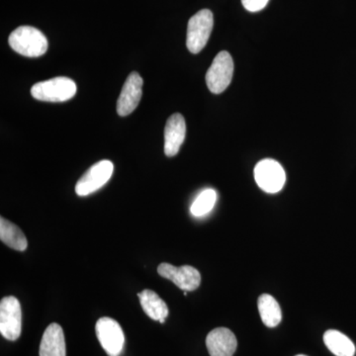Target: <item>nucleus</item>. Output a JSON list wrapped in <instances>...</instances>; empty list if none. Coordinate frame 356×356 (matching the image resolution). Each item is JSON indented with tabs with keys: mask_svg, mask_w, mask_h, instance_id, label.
<instances>
[{
	"mask_svg": "<svg viewBox=\"0 0 356 356\" xmlns=\"http://www.w3.org/2000/svg\"><path fill=\"white\" fill-rule=\"evenodd\" d=\"M324 343L336 356H355V346L343 332L330 330L324 334Z\"/></svg>",
	"mask_w": 356,
	"mask_h": 356,
	"instance_id": "obj_16",
	"label": "nucleus"
},
{
	"mask_svg": "<svg viewBox=\"0 0 356 356\" xmlns=\"http://www.w3.org/2000/svg\"><path fill=\"white\" fill-rule=\"evenodd\" d=\"M40 356H67L64 331L60 325L51 324L44 331L39 350Z\"/></svg>",
	"mask_w": 356,
	"mask_h": 356,
	"instance_id": "obj_13",
	"label": "nucleus"
},
{
	"mask_svg": "<svg viewBox=\"0 0 356 356\" xmlns=\"http://www.w3.org/2000/svg\"><path fill=\"white\" fill-rule=\"evenodd\" d=\"M143 84L144 81L142 77L136 72L130 74L126 79L117 102V113L119 116H128L137 108L142 98Z\"/></svg>",
	"mask_w": 356,
	"mask_h": 356,
	"instance_id": "obj_10",
	"label": "nucleus"
},
{
	"mask_svg": "<svg viewBox=\"0 0 356 356\" xmlns=\"http://www.w3.org/2000/svg\"><path fill=\"white\" fill-rule=\"evenodd\" d=\"M22 331L20 302L14 296L4 297L0 302V332L8 341H17Z\"/></svg>",
	"mask_w": 356,
	"mask_h": 356,
	"instance_id": "obj_5",
	"label": "nucleus"
},
{
	"mask_svg": "<svg viewBox=\"0 0 356 356\" xmlns=\"http://www.w3.org/2000/svg\"><path fill=\"white\" fill-rule=\"evenodd\" d=\"M140 306L152 320L161 321L168 316V307L165 302L152 290L146 289L138 294Z\"/></svg>",
	"mask_w": 356,
	"mask_h": 356,
	"instance_id": "obj_14",
	"label": "nucleus"
},
{
	"mask_svg": "<svg viewBox=\"0 0 356 356\" xmlns=\"http://www.w3.org/2000/svg\"><path fill=\"white\" fill-rule=\"evenodd\" d=\"M158 273L161 277L172 281L184 291H194L201 283V274L197 269L189 266L177 267L172 264H159Z\"/></svg>",
	"mask_w": 356,
	"mask_h": 356,
	"instance_id": "obj_9",
	"label": "nucleus"
},
{
	"mask_svg": "<svg viewBox=\"0 0 356 356\" xmlns=\"http://www.w3.org/2000/svg\"><path fill=\"white\" fill-rule=\"evenodd\" d=\"M296 356H306V355H296Z\"/></svg>",
	"mask_w": 356,
	"mask_h": 356,
	"instance_id": "obj_20",
	"label": "nucleus"
},
{
	"mask_svg": "<svg viewBox=\"0 0 356 356\" xmlns=\"http://www.w3.org/2000/svg\"><path fill=\"white\" fill-rule=\"evenodd\" d=\"M269 0H242L243 7L250 13H257L264 8Z\"/></svg>",
	"mask_w": 356,
	"mask_h": 356,
	"instance_id": "obj_19",
	"label": "nucleus"
},
{
	"mask_svg": "<svg viewBox=\"0 0 356 356\" xmlns=\"http://www.w3.org/2000/svg\"><path fill=\"white\" fill-rule=\"evenodd\" d=\"M214 18L209 9H202L192 16L187 27L186 46L192 54H198L205 48L212 33Z\"/></svg>",
	"mask_w": 356,
	"mask_h": 356,
	"instance_id": "obj_3",
	"label": "nucleus"
},
{
	"mask_svg": "<svg viewBox=\"0 0 356 356\" xmlns=\"http://www.w3.org/2000/svg\"><path fill=\"white\" fill-rule=\"evenodd\" d=\"M96 336L109 356H120L125 344V336L118 322L109 317L99 318L96 323Z\"/></svg>",
	"mask_w": 356,
	"mask_h": 356,
	"instance_id": "obj_7",
	"label": "nucleus"
},
{
	"mask_svg": "<svg viewBox=\"0 0 356 356\" xmlns=\"http://www.w3.org/2000/svg\"><path fill=\"white\" fill-rule=\"evenodd\" d=\"M186 136V123L184 116L175 113L168 118L165 129V154L168 158L177 156Z\"/></svg>",
	"mask_w": 356,
	"mask_h": 356,
	"instance_id": "obj_11",
	"label": "nucleus"
},
{
	"mask_svg": "<svg viewBox=\"0 0 356 356\" xmlns=\"http://www.w3.org/2000/svg\"><path fill=\"white\" fill-rule=\"evenodd\" d=\"M13 50L28 58H38L48 50L46 36L31 26H20L11 33L8 39Z\"/></svg>",
	"mask_w": 356,
	"mask_h": 356,
	"instance_id": "obj_1",
	"label": "nucleus"
},
{
	"mask_svg": "<svg viewBox=\"0 0 356 356\" xmlns=\"http://www.w3.org/2000/svg\"><path fill=\"white\" fill-rule=\"evenodd\" d=\"M76 84L69 77L58 76L34 84L31 95L35 99L44 102H65L76 95Z\"/></svg>",
	"mask_w": 356,
	"mask_h": 356,
	"instance_id": "obj_2",
	"label": "nucleus"
},
{
	"mask_svg": "<svg viewBox=\"0 0 356 356\" xmlns=\"http://www.w3.org/2000/svg\"><path fill=\"white\" fill-rule=\"evenodd\" d=\"M259 314L264 324L268 327H275L282 320V312L278 302L271 295H261L257 301Z\"/></svg>",
	"mask_w": 356,
	"mask_h": 356,
	"instance_id": "obj_17",
	"label": "nucleus"
},
{
	"mask_svg": "<svg viewBox=\"0 0 356 356\" xmlns=\"http://www.w3.org/2000/svg\"><path fill=\"white\" fill-rule=\"evenodd\" d=\"M233 74V58L228 51H220L206 74V83L211 92L214 95L224 92L231 83Z\"/></svg>",
	"mask_w": 356,
	"mask_h": 356,
	"instance_id": "obj_4",
	"label": "nucleus"
},
{
	"mask_svg": "<svg viewBox=\"0 0 356 356\" xmlns=\"http://www.w3.org/2000/svg\"><path fill=\"white\" fill-rule=\"evenodd\" d=\"M0 240L18 252H24L28 247L27 238L20 228L3 217L0 218Z\"/></svg>",
	"mask_w": 356,
	"mask_h": 356,
	"instance_id": "obj_15",
	"label": "nucleus"
},
{
	"mask_svg": "<svg viewBox=\"0 0 356 356\" xmlns=\"http://www.w3.org/2000/svg\"><path fill=\"white\" fill-rule=\"evenodd\" d=\"M113 170L114 165L112 161L103 159V161L96 163L77 181L76 185L77 195L83 197V196H88L93 192L99 191L109 181L113 175Z\"/></svg>",
	"mask_w": 356,
	"mask_h": 356,
	"instance_id": "obj_8",
	"label": "nucleus"
},
{
	"mask_svg": "<svg viewBox=\"0 0 356 356\" xmlns=\"http://www.w3.org/2000/svg\"><path fill=\"white\" fill-rule=\"evenodd\" d=\"M255 182L266 193H277L284 186L286 175L278 161L266 159L259 161L254 168Z\"/></svg>",
	"mask_w": 356,
	"mask_h": 356,
	"instance_id": "obj_6",
	"label": "nucleus"
},
{
	"mask_svg": "<svg viewBox=\"0 0 356 356\" xmlns=\"http://www.w3.org/2000/svg\"><path fill=\"white\" fill-rule=\"evenodd\" d=\"M217 201V193L214 189H205L199 194L191 205L192 215L195 217L205 216L214 208Z\"/></svg>",
	"mask_w": 356,
	"mask_h": 356,
	"instance_id": "obj_18",
	"label": "nucleus"
},
{
	"mask_svg": "<svg viewBox=\"0 0 356 356\" xmlns=\"http://www.w3.org/2000/svg\"><path fill=\"white\" fill-rule=\"evenodd\" d=\"M206 346L210 356H233L238 341L233 332L227 327H218L208 334Z\"/></svg>",
	"mask_w": 356,
	"mask_h": 356,
	"instance_id": "obj_12",
	"label": "nucleus"
}]
</instances>
